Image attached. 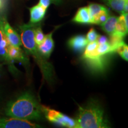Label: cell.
<instances>
[{
    "label": "cell",
    "instance_id": "30bf717a",
    "mask_svg": "<svg viewBox=\"0 0 128 128\" xmlns=\"http://www.w3.org/2000/svg\"><path fill=\"white\" fill-rule=\"evenodd\" d=\"M88 44L87 38L84 35H76L68 40V46L76 52H82Z\"/></svg>",
    "mask_w": 128,
    "mask_h": 128
},
{
    "label": "cell",
    "instance_id": "9a60e30c",
    "mask_svg": "<svg viewBox=\"0 0 128 128\" xmlns=\"http://www.w3.org/2000/svg\"><path fill=\"white\" fill-rule=\"evenodd\" d=\"M96 52L98 55L104 56L108 54H111L116 52V51L113 46L111 45V44H110L109 42H108L104 44H98L97 49H96Z\"/></svg>",
    "mask_w": 128,
    "mask_h": 128
},
{
    "label": "cell",
    "instance_id": "ffe728a7",
    "mask_svg": "<svg viewBox=\"0 0 128 128\" xmlns=\"http://www.w3.org/2000/svg\"><path fill=\"white\" fill-rule=\"evenodd\" d=\"M98 35L99 34L97 33L96 30L94 29V28H92L89 30V32H88V33L87 34V36L86 37V38H87L88 42L90 43L97 40V38H98Z\"/></svg>",
    "mask_w": 128,
    "mask_h": 128
},
{
    "label": "cell",
    "instance_id": "cb8c5ba5",
    "mask_svg": "<svg viewBox=\"0 0 128 128\" xmlns=\"http://www.w3.org/2000/svg\"><path fill=\"white\" fill-rule=\"evenodd\" d=\"M63 1V0H52L53 2L55 3L56 4H60V3L62 2V1Z\"/></svg>",
    "mask_w": 128,
    "mask_h": 128
},
{
    "label": "cell",
    "instance_id": "277c9868",
    "mask_svg": "<svg viewBox=\"0 0 128 128\" xmlns=\"http://www.w3.org/2000/svg\"><path fill=\"white\" fill-rule=\"evenodd\" d=\"M41 108L46 119L50 122L64 127L76 128V122L75 119L44 106L41 105Z\"/></svg>",
    "mask_w": 128,
    "mask_h": 128
},
{
    "label": "cell",
    "instance_id": "5bb4252c",
    "mask_svg": "<svg viewBox=\"0 0 128 128\" xmlns=\"http://www.w3.org/2000/svg\"><path fill=\"white\" fill-rule=\"evenodd\" d=\"M103 1L116 12L122 14L124 12V4L128 0H103Z\"/></svg>",
    "mask_w": 128,
    "mask_h": 128
},
{
    "label": "cell",
    "instance_id": "7402d4cb",
    "mask_svg": "<svg viewBox=\"0 0 128 128\" xmlns=\"http://www.w3.org/2000/svg\"><path fill=\"white\" fill-rule=\"evenodd\" d=\"M98 44H104V43H107L108 42V39L107 38V37H106L104 36H101V35H98V38H97V40Z\"/></svg>",
    "mask_w": 128,
    "mask_h": 128
},
{
    "label": "cell",
    "instance_id": "44dd1931",
    "mask_svg": "<svg viewBox=\"0 0 128 128\" xmlns=\"http://www.w3.org/2000/svg\"><path fill=\"white\" fill-rule=\"evenodd\" d=\"M53 2L52 0H39V5L44 7V8L47 9L50 6L51 3Z\"/></svg>",
    "mask_w": 128,
    "mask_h": 128
},
{
    "label": "cell",
    "instance_id": "4fadbf2b",
    "mask_svg": "<svg viewBox=\"0 0 128 128\" xmlns=\"http://www.w3.org/2000/svg\"><path fill=\"white\" fill-rule=\"evenodd\" d=\"M118 17L116 16H108L104 23L100 26L104 32L110 36L114 33L116 24L118 23Z\"/></svg>",
    "mask_w": 128,
    "mask_h": 128
},
{
    "label": "cell",
    "instance_id": "ac0fdd59",
    "mask_svg": "<svg viewBox=\"0 0 128 128\" xmlns=\"http://www.w3.org/2000/svg\"><path fill=\"white\" fill-rule=\"evenodd\" d=\"M45 36L46 35L44 34L39 24L36 28H35L34 31V40L37 45L39 46L42 44L43 42L44 41V38H45Z\"/></svg>",
    "mask_w": 128,
    "mask_h": 128
},
{
    "label": "cell",
    "instance_id": "52a82bcc",
    "mask_svg": "<svg viewBox=\"0 0 128 128\" xmlns=\"http://www.w3.org/2000/svg\"><path fill=\"white\" fill-rule=\"evenodd\" d=\"M3 29L8 40L12 45L17 47H20L22 45L20 35L7 22L6 17L3 22Z\"/></svg>",
    "mask_w": 128,
    "mask_h": 128
},
{
    "label": "cell",
    "instance_id": "7c38bea8",
    "mask_svg": "<svg viewBox=\"0 0 128 128\" xmlns=\"http://www.w3.org/2000/svg\"><path fill=\"white\" fill-rule=\"evenodd\" d=\"M74 22L82 24H92L88 7L80 8L72 19Z\"/></svg>",
    "mask_w": 128,
    "mask_h": 128
},
{
    "label": "cell",
    "instance_id": "8992f818",
    "mask_svg": "<svg viewBox=\"0 0 128 128\" xmlns=\"http://www.w3.org/2000/svg\"><path fill=\"white\" fill-rule=\"evenodd\" d=\"M40 128L39 124L32 123L28 120L18 119L12 117H0V128Z\"/></svg>",
    "mask_w": 128,
    "mask_h": 128
},
{
    "label": "cell",
    "instance_id": "6da1fadb",
    "mask_svg": "<svg viewBox=\"0 0 128 128\" xmlns=\"http://www.w3.org/2000/svg\"><path fill=\"white\" fill-rule=\"evenodd\" d=\"M38 24V23H29L21 25L19 27L21 41L26 52L32 56L36 60L44 80L48 82H51L54 80V68L50 62L46 60L47 58L40 53L34 40L35 28Z\"/></svg>",
    "mask_w": 128,
    "mask_h": 128
},
{
    "label": "cell",
    "instance_id": "ba28073f",
    "mask_svg": "<svg viewBox=\"0 0 128 128\" xmlns=\"http://www.w3.org/2000/svg\"><path fill=\"white\" fill-rule=\"evenodd\" d=\"M53 32L46 35L44 41L42 44L38 46V50L40 53L45 57L46 58H49L52 54L55 47L54 40L52 38Z\"/></svg>",
    "mask_w": 128,
    "mask_h": 128
},
{
    "label": "cell",
    "instance_id": "e0dca14e",
    "mask_svg": "<svg viewBox=\"0 0 128 128\" xmlns=\"http://www.w3.org/2000/svg\"><path fill=\"white\" fill-rule=\"evenodd\" d=\"M108 16H109V12H108V9H106L102 11L100 14L96 16V18L92 21V24H96L98 25L102 24L108 19Z\"/></svg>",
    "mask_w": 128,
    "mask_h": 128
},
{
    "label": "cell",
    "instance_id": "7a4b0ae2",
    "mask_svg": "<svg viewBox=\"0 0 128 128\" xmlns=\"http://www.w3.org/2000/svg\"><path fill=\"white\" fill-rule=\"evenodd\" d=\"M5 113L7 116L28 120H40L44 116L41 105L30 92H24L9 102Z\"/></svg>",
    "mask_w": 128,
    "mask_h": 128
},
{
    "label": "cell",
    "instance_id": "d6986e66",
    "mask_svg": "<svg viewBox=\"0 0 128 128\" xmlns=\"http://www.w3.org/2000/svg\"><path fill=\"white\" fill-rule=\"evenodd\" d=\"M120 56L126 61L128 60V46L125 43L121 44L118 47L116 50Z\"/></svg>",
    "mask_w": 128,
    "mask_h": 128
},
{
    "label": "cell",
    "instance_id": "9c48e42d",
    "mask_svg": "<svg viewBox=\"0 0 128 128\" xmlns=\"http://www.w3.org/2000/svg\"><path fill=\"white\" fill-rule=\"evenodd\" d=\"M8 55L10 60L12 62L13 60L22 62L24 65H28V59L27 56L24 54L23 50L20 47L14 46L11 44L8 50Z\"/></svg>",
    "mask_w": 128,
    "mask_h": 128
},
{
    "label": "cell",
    "instance_id": "3957f363",
    "mask_svg": "<svg viewBox=\"0 0 128 128\" xmlns=\"http://www.w3.org/2000/svg\"><path fill=\"white\" fill-rule=\"evenodd\" d=\"M76 122V128H108L103 108L94 102H90L85 107H79V114Z\"/></svg>",
    "mask_w": 128,
    "mask_h": 128
},
{
    "label": "cell",
    "instance_id": "d4e9b609",
    "mask_svg": "<svg viewBox=\"0 0 128 128\" xmlns=\"http://www.w3.org/2000/svg\"><path fill=\"white\" fill-rule=\"evenodd\" d=\"M2 6V0H0V8Z\"/></svg>",
    "mask_w": 128,
    "mask_h": 128
},
{
    "label": "cell",
    "instance_id": "8fae6325",
    "mask_svg": "<svg viewBox=\"0 0 128 128\" xmlns=\"http://www.w3.org/2000/svg\"><path fill=\"white\" fill-rule=\"evenodd\" d=\"M30 23H38L44 19L46 14V9L38 4L29 8Z\"/></svg>",
    "mask_w": 128,
    "mask_h": 128
},
{
    "label": "cell",
    "instance_id": "5b68a950",
    "mask_svg": "<svg viewBox=\"0 0 128 128\" xmlns=\"http://www.w3.org/2000/svg\"><path fill=\"white\" fill-rule=\"evenodd\" d=\"M5 18V16L0 15V61L4 62L7 64L10 70L12 72H16L17 71V69L13 65L12 62L10 60L8 55V50L11 44L3 29V22Z\"/></svg>",
    "mask_w": 128,
    "mask_h": 128
},
{
    "label": "cell",
    "instance_id": "603a6c76",
    "mask_svg": "<svg viewBox=\"0 0 128 128\" xmlns=\"http://www.w3.org/2000/svg\"><path fill=\"white\" fill-rule=\"evenodd\" d=\"M128 12V2H126L125 3V4H124V12H125L126 13V12Z\"/></svg>",
    "mask_w": 128,
    "mask_h": 128
},
{
    "label": "cell",
    "instance_id": "2e32d148",
    "mask_svg": "<svg viewBox=\"0 0 128 128\" xmlns=\"http://www.w3.org/2000/svg\"><path fill=\"white\" fill-rule=\"evenodd\" d=\"M88 8L90 16L91 22L92 24V21L96 18V16L100 14L102 11L107 9V8L100 4H90L88 6Z\"/></svg>",
    "mask_w": 128,
    "mask_h": 128
}]
</instances>
